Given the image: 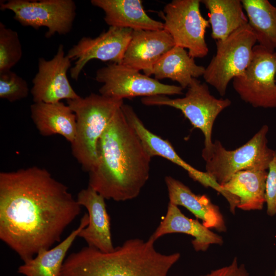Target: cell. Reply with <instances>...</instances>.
I'll use <instances>...</instances> for the list:
<instances>
[{
    "label": "cell",
    "mask_w": 276,
    "mask_h": 276,
    "mask_svg": "<svg viewBox=\"0 0 276 276\" xmlns=\"http://www.w3.org/2000/svg\"><path fill=\"white\" fill-rule=\"evenodd\" d=\"M81 206L45 169L0 173V239L24 262L60 242Z\"/></svg>",
    "instance_id": "cell-1"
},
{
    "label": "cell",
    "mask_w": 276,
    "mask_h": 276,
    "mask_svg": "<svg viewBox=\"0 0 276 276\" xmlns=\"http://www.w3.org/2000/svg\"><path fill=\"white\" fill-rule=\"evenodd\" d=\"M98 163L88 185L105 199L124 201L140 194L150 175L151 157L128 122L122 107L98 144Z\"/></svg>",
    "instance_id": "cell-2"
},
{
    "label": "cell",
    "mask_w": 276,
    "mask_h": 276,
    "mask_svg": "<svg viewBox=\"0 0 276 276\" xmlns=\"http://www.w3.org/2000/svg\"><path fill=\"white\" fill-rule=\"evenodd\" d=\"M154 244L131 239L110 252L84 247L65 259L61 276H168L180 254H163Z\"/></svg>",
    "instance_id": "cell-3"
},
{
    "label": "cell",
    "mask_w": 276,
    "mask_h": 276,
    "mask_svg": "<svg viewBox=\"0 0 276 276\" xmlns=\"http://www.w3.org/2000/svg\"><path fill=\"white\" fill-rule=\"evenodd\" d=\"M123 104V99L94 93L67 100L76 118V136L71 144L72 153L84 171L89 173L97 166L99 141Z\"/></svg>",
    "instance_id": "cell-4"
},
{
    "label": "cell",
    "mask_w": 276,
    "mask_h": 276,
    "mask_svg": "<svg viewBox=\"0 0 276 276\" xmlns=\"http://www.w3.org/2000/svg\"><path fill=\"white\" fill-rule=\"evenodd\" d=\"M267 125L245 144L234 150H227L218 140L210 150L202 152L205 172L220 186L227 182L236 173L244 170H268L275 150L268 146Z\"/></svg>",
    "instance_id": "cell-5"
},
{
    "label": "cell",
    "mask_w": 276,
    "mask_h": 276,
    "mask_svg": "<svg viewBox=\"0 0 276 276\" xmlns=\"http://www.w3.org/2000/svg\"><path fill=\"white\" fill-rule=\"evenodd\" d=\"M142 103L148 106H168L179 109L194 128L201 131L204 136L202 152L209 151L213 142V127L218 116L231 104L228 98L217 99L210 93L206 83L193 78L183 98L171 99L166 95L143 97Z\"/></svg>",
    "instance_id": "cell-6"
},
{
    "label": "cell",
    "mask_w": 276,
    "mask_h": 276,
    "mask_svg": "<svg viewBox=\"0 0 276 276\" xmlns=\"http://www.w3.org/2000/svg\"><path fill=\"white\" fill-rule=\"evenodd\" d=\"M256 43V37L248 24L224 40L216 41V54L203 75L205 82L213 86L221 96H225L231 80L244 74Z\"/></svg>",
    "instance_id": "cell-7"
},
{
    "label": "cell",
    "mask_w": 276,
    "mask_h": 276,
    "mask_svg": "<svg viewBox=\"0 0 276 276\" xmlns=\"http://www.w3.org/2000/svg\"><path fill=\"white\" fill-rule=\"evenodd\" d=\"M200 0H173L159 15L164 20V30L172 37L175 46L188 49L193 58H203L209 53L205 40L209 20L201 15Z\"/></svg>",
    "instance_id": "cell-8"
},
{
    "label": "cell",
    "mask_w": 276,
    "mask_h": 276,
    "mask_svg": "<svg viewBox=\"0 0 276 276\" xmlns=\"http://www.w3.org/2000/svg\"><path fill=\"white\" fill-rule=\"evenodd\" d=\"M233 80L243 101L255 108H276V51L256 44L244 74Z\"/></svg>",
    "instance_id": "cell-9"
},
{
    "label": "cell",
    "mask_w": 276,
    "mask_h": 276,
    "mask_svg": "<svg viewBox=\"0 0 276 276\" xmlns=\"http://www.w3.org/2000/svg\"><path fill=\"white\" fill-rule=\"evenodd\" d=\"M0 9L12 11L14 19L23 26L48 28L45 34L48 38L56 34L68 33L76 15L73 0H9L1 1Z\"/></svg>",
    "instance_id": "cell-10"
},
{
    "label": "cell",
    "mask_w": 276,
    "mask_h": 276,
    "mask_svg": "<svg viewBox=\"0 0 276 276\" xmlns=\"http://www.w3.org/2000/svg\"><path fill=\"white\" fill-rule=\"evenodd\" d=\"M96 80L103 83L100 95L123 99L136 97L181 95L180 86L160 82L122 63H112L96 72Z\"/></svg>",
    "instance_id": "cell-11"
},
{
    "label": "cell",
    "mask_w": 276,
    "mask_h": 276,
    "mask_svg": "<svg viewBox=\"0 0 276 276\" xmlns=\"http://www.w3.org/2000/svg\"><path fill=\"white\" fill-rule=\"evenodd\" d=\"M132 31L131 29L109 27L96 38L82 37L66 54L71 61H75L70 68L71 77L78 80L81 71L91 60L122 63Z\"/></svg>",
    "instance_id": "cell-12"
},
{
    "label": "cell",
    "mask_w": 276,
    "mask_h": 276,
    "mask_svg": "<svg viewBox=\"0 0 276 276\" xmlns=\"http://www.w3.org/2000/svg\"><path fill=\"white\" fill-rule=\"evenodd\" d=\"M71 60L65 55L60 44L56 54L50 60L40 58L38 72L32 80L31 93L34 103H52L62 99L73 100L80 97L74 90L67 78Z\"/></svg>",
    "instance_id": "cell-13"
},
{
    "label": "cell",
    "mask_w": 276,
    "mask_h": 276,
    "mask_svg": "<svg viewBox=\"0 0 276 276\" xmlns=\"http://www.w3.org/2000/svg\"><path fill=\"white\" fill-rule=\"evenodd\" d=\"M122 109L128 122L151 157L155 156L164 157L185 169L192 179L204 187H210L217 192L221 190L220 186L206 172L198 170L189 164L178 155L168 141L148 130L131 106L124 103Z\"/></svg>",
    "instance_id": "cell-14"
},
{
    "label": "cell",
    "mask_w": 276,
    "mask_h": 276,
    "mask_svg": "<svg viewBox=\"0 0 276 276\" xmlns=\"http://www.w3.org/2000/svg\"><path fill=\"white\" fill-rule=\"evenodd\" d=\"M174 46L164 29L133 30L122 64L146 74Z\"/></svg>",
    "instance_id": "cell-15"
},
{
    "label": "cell",
    "mask_w": 276,
    "mask_h": 276,
    "mask_svg": "<svg viewBox=\"0 0 276 276\" xmlns=\"http://www.w3.org/2000/svg\"><path fill=\"white\" fill-rule=\"evenodd\" d=\"M77 201L88 211V223L79 233L78 237L83 239L88 246L103 252L114 249L111 232L110 218L108 214L105 199L90 186L79 192Z\"/></svg>",
    "instance_id": "cell-16"
},
{
    "label": "cell",
    "mask_w": 276,
    "mask_h": 276,
    "mask_svg": "<svg viewBox=\"0 0 276 276\" xmlns=\"http://www.w3.org/2000/svg\"><path fill=\"white\" fill-rule=\"evenodd\" d=\"M165 181L168 192L169 202L185 207L206 227L219 232H225L226 223L219 206L205 195H197L180 181L166 176Z\"/></svg>",
    "instance_id": "cell-17"
},
{
    "label": "cell",
    "mask_w": 276,
    "mask_h": 276,
    "mask_svg": "<svg viewBox=\"0 0 276 276\" xmlns=\"http://www.w3.org/2000/svg\"><path fill=\"white\" fill-rule=\"evenodd\" d=\"M172 233H182L194 238L192 244L196 251H205L211 245H221L222 237L212 232L197 219L185 216L178 206L169 202L166 216L149 238L153 241L162 236Z\"/></svg>",
    "instance_id": "cell-18"
},
{
    "label": "cell",
    "mask_w": 276,
    "mask_h": 276,
    "mask_svg": "<svg viewBox=\"0 0 276 276\" xmlns=\"http://www.w3.org/2000/svg\"><path fill=\"white\" fill-rule=\"evenodd\" d=\"M141 0H91V4L101 9L104 19L110 27L133 30L164 29L163 22L152 19L145 11Z\"/></svg>",
    "instance_id": "cell-19"
},
{
    "label": "cell",
    "mask_w": 276,
    "mask_h": 276,
    "mask_svg": "<svg viewBox=\"0 0 276 276\" xmlns=\"http://www.w3.org/2000/svg\"><path fill=\"white\" fill-rule=\"evenodd\" d=\"M31 118L40 134H60L72 143L76 132V118L70 106L61 102L34 103Z\"/></svg>",
    "instance_id": "cell-20"
},
{
    "label": "cell",
    "mask_w": 276,
    "mask_h": 276,
    "mask_svg": "<svg viewBox=\"0 0 276 276\" xmlns=\"http://www.w3.org/2000/svg\"><path fill=\"white\" fill-rule=\"evenodd\" d=\"M88 223V214L85 213L78 227L53 248L40 250L35 257L24 262L18 272L25 276H61L64 259L69 248L80 232Z\"/></svg>",
    "instance_id": "cell-21"
},
{
    "label": "cell",
    "mask_w": 276,
    "mask_h": 276,
    "mask_svg": "<svg viewBox=\"0 0 276 276\" xmlns=\"http://www.w3.org/2000/svg\"><path fill=\"white\" fill-rule=\"evenodd\" d=\"M205 68L197 65L185 49L175 45L145 75H153L157 80L170 79L184 89L189 87L193 78L203 76Z\"/></svg>",
    "instance_id": "cell-22"
},
{
    "label": "cell",
    "mask_w": 276,
    "mask_h": 276,
    "mask_svg": "<svg viewBox=\"0 0 276 276\" xmlns=\"http://www.w3.org/2000/svg\"><path fill=\"white\" fill-rule=\"evenodd\" d=\"M267 173V170L241 171L221 187L238 197V209L245 211L261 210L265 203Z\"/></svg>",
    "instance_id": "cell-23"
},
{
    "label": "cell",
    "mask_w": 276,
    "mask_h": 276,
    "mask_svg": "<svg viewBox=\"0 0 276 276\" xmlns=\"http://www.w3.org/2000/svg\"><path fill=\"white\" fill-rule=\"evenodd\" d=\"M209 10L211 37L223 40L233 32L248 24L240 0H202Z\"/></svg>",
    "instance_id": "cell-24"
},
{
    "label": "cell",
    "mask_w": 276,
    "mask_h": 276,
    "mask_svg": "<svg viewBox=\"0 0 276 276\" xmlns=\"http://www.w3.org/2000/svg\"><path fill=\"white\" fill-rule=\"evenodd\" d=\"M258 44L276 51V6L267 0H241Z\"/></svg>",
    "instance_id": "cell-25"
},
{
    "label": "cell",
    "mask_w": 276,
    "mask_h": 276,
    "mask_svg": "<svg viewBox=\"0 0 276 276\" xmlns=\"http://www.w3.org/2000/svg\"><path fill=\"white\" fill-rule=\"evenodd\" d=\"M22 56V50L17 32L0 22V73L11 70Z\"/></svg>",
    "instance_id": "cell-26"
},
{
    "label": "cell",
    "mask_w": 276,
    "mask_h": 276,
    "mask_svg": "<svg viewBox=\"0 0 276 276\" xmlns=\"http://www.w3.org/2000/svg\"><path fill=\"white\" fill-rule=\"evenodd\" d=\"M29 88L27 81L14 72L0 73V98L10 102L28 97Z\"/></svg>",
    "instance_id": "cell-27"
},
{
    "label": "cell",
    "mask_w": 276,
    "mask_h": 276,
    "mask_svg": "<svg viewBox=\"0 0 276 276\" xmlns=\"http://www.w3.org/2000/svg\"><path fill=\"white\" fill-rule=\"evenodd\" d=\"M266 181L265 203L267 214L276 215V150L269 165Z\"/></svg>",
    "instance_id": "cell-28"
},
{
    "label": "cell",
    "mask_w": 276,
    "mask_h": 276,
    "mask_svg": "<svg viewBox=\"0 0 276 276\" xmlns=\"http://www.w3.org/2000/svg\"><path fill=\"white\" fill-rule=\"evenodd\" d=\"M200 276H249V273L244 265L239 264L237 258L235 257L229 265Z\"/></svg>",
    "instance_id": "cell-29"
},
{
    "label": "cell",
    "mask_w": 276,
    "mask_h": 276,
    "mask_svg": "<svg viewBox=\"0 0 276 276\" xmlns=\"http://www.w3.org/2000/svg\"><path fill=\"white\" fill-rule=\"evenodd\" d=\"M273 276H276V270H275V272H274V275H273Z\"/></svg>",
    "instance_id": "cell-30"
}]
</instances>
